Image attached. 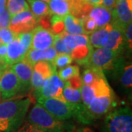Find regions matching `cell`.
<instances>
[{
  "label": "cell",
  "instance_id": "cell-1",
  "mask_svg": "<svg viewBox=\"0 0 132 132\" xmlns=\"http://www.w3.org/2000/svg\"><path fill=\"white\" fill-rule=\"evenodd\" d=\"M31 103V98H14L0 102V131H15L24 123Z\"/></svg>",
  "mask_w": 132,
  "mask_h": 132
},
{
  "label": "cell",
  "instance_id": "cell-2",
  "mask_svg": "<svg viewBox=\"0 0 132 132\" xmlns=\"http://www.w3.org/2000/svg\"><path fill=\"white\" fill-rule=\"evenodd\" d=\"M92 86L94 87V95L87 108V112L93 123L95 120L106 115L112 110L116 105V97L106 76L100 79Z\"/></svg>",
  "mask_w": 132,
  "mask_h": 132
},
{
  "label": "cell",
  "instance_id": "cell-3",
  "mask_svg": "<svg viewBox=\"0 0 132 132\" xmlns=\"http://www.w3.org/2000/svg\"><path fill=\"white\" fill-rule=\"evenodd\" d=\"M26 121L45 132H73L75 125L69 120H60L47 112L39 104L34 105L26 117Z\"/></svg>",
  "mask_w": 132,
  "mask_h": 132
},
{
  "label": "cell",
  "instance_id": "cell-4",
  "mask_svg": "<svg viewBox=\"0 0 132 132\" xmlns=\"http://www.w3.org/2000/svg\"><path fill=\"white\" fill-rule=\"evenodd\" d=\"M101 132H132V112L128 106L112 110L104 120Z\"/></svg>",
  "mask_w": 132,
  "mask_h": 132
},
{
  "label": "cell",
  "instance_id": "cell-5",
  "mask_svg": "<svg viewBox=\"0 0 132 132\" xmlns=\"http://www.w3.org/2000/svg\"><path fill=\"white\" fill-rule=\"evenodd\" d=\"M120 54H122L105 47L93 48L84 66L102 71H109L113 68L117 58Z\"/></svg>",
  "mask_w": 132,
  "mask_h": 132
},
{
  "label": "cell",
  "instance_id": "cell-6",
  "mask_svg": "<svg viewBox=\"0 0 132 132\" xmlns=\"http://www.w3.org/2000/svg\"><path fill=\"white\" fill-rule=\"evenodd\" d=\"M37 103L60 120H67L74 118V108L67 102L53 98L40 97L37 98Z\"/></svg>",
  "mask_w": 132,
  "mask_h": 132
},
{
  "label": "cell",
  "instance_id": "cell-7",
  "mask_svg": "<svg viewBox=\"0 0 132 132\" xmlns=\"http://www.w3.org/2000/svg\"><path fill=\"white\" fill-rule=\"evenodd\" d=\"M113 77L118 84L122 87L125 92L131 93L132 87V64L131 60L119 55L114 65Z\"/></svg>",
  "mask_w": 132,
  "mask_h": 132
},
{
  "label": "cell",
  "instance_id": "cell-8",
  "mask_svg": "<svg viewBox=\"0 0 132 132\" xmlns=\"http://www.w3.org/2000/svg\"><path fill=\"white\" fill-rule=\"evenodd\" d=\"M0 94L2 101L24 95L19 78L9 67L0 77Z\"/></svg>",
  "mask_w": 132,
  "mask_h": 132
},
{
  "label": "cell",
  "instance_id": "cell-9",
  "mask_svg": "<svg viewBox=\"0 0 132 132\" xmlns=\"http://www.w3.org/2000/svg\"><path fill=\"white\" fill-rule=\"evenodd\" d=\"M64 87L65 82L59 78L56 73L48 78L40 89L33 94L36 99L40 97L53 98L66 102L62 93Z\"/></svg>",
  "mask_w": 132,
  "mask_h": 132
},
{
  "label": "cell",
  "instance_id": "cell-10",
  "mask_svg": "<svg viewBox=\"0 0 132 132\" xmlns=\"http://www.w3.org/2000/svg\"><path fill=\"white\" fill-rule=\"evenodd\" d=\"M56 73L57 68L51 62L40 61L34 64L31 78V90L33 93L40 90L44 81Z\"/></svg>",
  "mask_w": 132,
  "mask_h": 132
},
{
  "label": "cell",
  "instance_id": "cell-11",
  "mask_svg": "<svg viewBox=\"0 0 132 132\" xmlns=\"http://www.w3.org/2000/svg\"><path fill=\"white\" fill-rule=\"evenodd\" d=\"M39 21L30 10L21 12L11 16L8 28L16 34L32 31Z\"/></svg>",
  "mask_w": 132,
  "mask_h": 132
},
{
  "label": "cell",
  "instance_id": "cell-12",
  "mask_svg": "<svg viewBox=\"0 0 132 132\" xmlns=\"http://www.w3.org/2000/svg\"><path fill=\"white\" fill-rule=\"evenodd\" d=\"M54 35V33L51 29L43 26H37L32 30V40L30 48L37 50H44L53 46Z\"/></svg>",
  "mask_w": 132,
  "mask_h": 132
},
{
  "label": "cell",
  "instance_id": "cell-13",
  "mask_svg": "<svg viewBox=\"0 0 132 132\" xmlns=\"http://www.w3.org/2000/svg\"><path fill=\"white\" fill-rule=\"evenodd\" d=\"M10 68L19 78L21 85L24 95L27 94L31 90V78L32 74L33 65L25 60L15 63L12 65L8 66Z\"/></svg>",
  "mask_w": 132,
  "mask_h": 132
},
{
  "label": "cell",
  "instance_id": "cell-14",
  "mask_svg": "<svg viewBox=\"0 0 132 132\" xmlns=\"http://www.w3.org/2000/svg\"><path fill=\"white\" fill-rule=\"evenodd\" d=\"M132 22V4L128 0H118L114 8V25L125 29Z\"/></svg>",
  "mask_w": 132,
  "mask_h": 132
},
{
  "label": "cell",
  "instance_id": "cell-15",
  "mask_svg": "<svg viewBox=\"0 0 132 132\" xmlns=\"http://www.w3.org/2000/svg\"><path fill=\"white\" fill-rule=\"evenodd\" d=\"M87 15L94 20L98 28L109 24H113L114 9L106 8L104 6H92Z\"/></svg>",
  "mask_w": 132,
  "mask_h": 132
},
{
  "label": "cell",
  "instance_id": "cell-16",
  "mask_svg": "<svg viewBox=\"0 0 132 132\" xmlns=\"http://www.w3.org/2000/svg\"><path fill=\"white\" fill-rule=\"evenodd\" d=\"M104 47L112 49L120 54H123L126 49L124 30L113 24V28L109 34L108 39Z\"/></svg>",
  "mask_w": 132,
  "mask_h": 132
},
{
  "label": "cell",
  "instance_id": "cell-17",
  "mask_svg": "<svg viewBox=\"0 0 132 132\" xmlns=\"http://www.w3.org/2000/svg\"><path fill=\"white\" fill-rule=\"evenodd\" d=\"M57 51L53 46L44 50H37L30 48L26 53L24 60L34 65V64L40 61H47L52 62L54 57L57 56Z\"/></svg>",
  "mask_w": 132,
  "mask_h": 132
},
{
  "label": "cell",
  "instance_id": "cell-18",
  "mask_svg": "<svg viewBox=\"0 0 132 132\" xmlns=\"http://www.w3.org/2000/svg\"><path fill=\"white\" fill-rule=\"evenodd\" d=\"M25 52L20 43L18 35L14 40L7 45V54L5 63L6 65L10 66L23 60L25 57Z\"/></svg>",
  "mask_w": 132,
  "mask_h": 132
},
{
  "label": "cell",
  "instance_id": "cell-19",
  "mask_svg": "<svg viewBox=\"0 0 132 132\" xmlns=\"http://www.w3.org/2000/svg\"><path fill=\"white\" fill-rule=\"evenodd\" d=\"M112 28L113 24H109L101 28L97 29L93 32L90 34L88 37L91 47L93 48L104 47L108 39L109 34Z\"/></svg>",
  "mask_w": 132,
  "mask_h": 132
},
{
  "label": "cell",
  "instance_id": "cell-20",
  "mask_svg": "<svg viewBox=\"0 0 132 132\" xmlns=\"http://www.w3.org/2000/svg\"><path fill=\"white\" fill-rule=\"evenodd\" d=\"M63 24H64V31L65 32L71 35L85 34L81 19L76 18L73 15L70 13L64 16Z\"/></svg>",
  "mask_w": 132,
  "mask_h": 132
},
{
  "label": "cell",
  "instance_id": "cell-21",
  "mask_svg": "<svg viewBox=\"0 0 132 132\" xmlns=\"http://www.w3.org/2000/svg\"><path fill=\"white\" fill-rule=\"evenodd\" d=\"M48 4L51 15L64 17L71 13V0H50Z\"/></svg>",
  "mask_w": 132,
  "mask_h": 132
},
{
  "label": "cell",
  "instance_id": "cell-22",
  "mask_svg": "<svg viewBox=\"0 0 132 132\" xmlns=\"http://www.w3.org/2000/svg\"><path fill=\"white\" fill-rule=\"evenodd\" d=\"M29 2L31 11L35 17L40 21L41 19H45L51 15L48 4L39 0H27Z\"/></svg>",
  "mask_w": 132,
  "mask_h": 132
},
{
  "label": "cell",
  "instance_id": "cell-23",
  "mask_svg": "<svg viewBox=\"0 0 132 132\" xmlns=\"http://www.w3.org/2000/svg\"><path fill=\"white\" fill-rule=\"evenodd\" d=\"M103 71H104L97 68H87L83 72L81 76L82 84L90 86L93 85L95 82L105 76Z\"/></svg>",
  "mask_w": 132,
  "mask_h": 132
},
{
  "label": "cell",
  "instance_id": "cell-24",
  "mask_svg": "<svg viewBox=\"0 0 132 132\" xmlns=\"http://www.w3.org/2000/svg\"><path fill=\"white\" fill-rule=\"evenodd\" d=\"M6 8L11 16L30 10L27 0H7Z\"/></svg>",
  "mask_w": 132,
  "mask_h": 132
},
{
  "label": "cell",
  "instance_id": "cell-25",
  "mask_svg": "<svg viewBox=\"0 0 132 132\" xmlns=\"http://www.w3.org/2000/svg\"><path fill=\"white\" fill-rule=\"evenodd\" d=\"M57 74L59 78L65 82L76 76L80 75V70L79 66L69 65L57 71Z\"/></svg>",
  "mask_w": 132,
  "mask_h": 132
},
{
  "label": "cell",
  "instance_id": "cell-26",
  "mask_svg": "<svg viewBox=\"0 0 132 132\" xmlns=\"http://www.w3.org/2000/svg\"><path fill=\"white\" fill-rule=\"evenodd\" d=\"M80 90L82 104H83L84 107L87 111V108L88 105L90 104V101L93 99V95H94V87L92 85L90 86V85H86L82 84L80 88Z\"/></svg>",
  "mask_w": 132,
  "mask_h": 132
},
{
  "label": "cell",
  "instance_id": "cell-27",
  "mask_svg": "<svg viewBox=\"0 0 132 132\" xmlns=\"http://www.w3.org/2000/svg\"><path fill=\"white\" fill-rule=\"evenodd\" d=\"M73 61V60L71 54L66 53H57V56L54 57L52 63L56 68L61 69L62 68L71 65Z\"/></svg>",
  "mask_w": 132,
  "mask_h": 132
},
{
  "label": "cell",
  "instance_id": "cell-28",
  "mask_svg": "<svg viewBox=\"0 0 132 132\" xmlns=\"http://www.w3.org/2000/svg\"><path fill=\"white\" fill-rule=\"evenodd\" d=\"M18 38L24 49V52L26 54L31 47L32 40V31L27 32L19 33L18 34Z\"/></svg>",
  "mask_w": 132,
  "mask_h": 132
},
{
  "label": "cell",
  "instance_id": "cell-29",
  "mask_svg": "<svg viewBox=\"0 0 132 132\" xmlns=\"http://www.w3.org/2000/svg\"><path fill=\"white\" fill-rule=\"evenodd\" d=\"M50 21H51V25H52V31L54 33H55V35L64 31V24H63L62 16L52 15Z\"/></svg>",
  "mask_w": 132,
  "mask_h": 132
},
{
  "label": "cell",
  "instance_id": "cell-30",
  "mask_svg": "<svg viewBox=\"0 0 132 132\" xmlns=\"http://www.w3.org/2000/svg\"><path fill=\"white\" fill-rule=\"evenodd\" d=\"M17 35L9 28H0V43L7 45L14 40Z\"/></svg>",
  "mask_w": 132,
  "mask_h": 132
},
{
  "label": "cell",
  "instance_id": "cell-31",
  "mask_svg": "<svg viewBox=\"0 0 132 132\" xmlns=\"http://www.w3.org/2000/svg\"><path fill=\"white\" fill-rule=\"evenodd\" d=\"M82 27L84 29V31L86 35H90L92 32H93L95 30H96L98 28L97 25L95 24L94 20L90 19L87 15H85L81 18Z\"/></svg>",
  "mask_w": 132,
  "mask_h": 132
},
{
  "label": "cell",
  "instance_id": "cell-32",
  "mask_svg": "<svg viewBox=\"0 0 132 132\" xmlns=\"http://www.w3.org/2000/svg\"><path fill=\"white\" fill-rule=\"evenodd\" d=\"M15 132H45L36 126L25 121Z\"/></svg>",
  "mask_w": 132,
  "mask_h": 132
},
{
  "label": "cell",
  "instance_id": "cell-33",
  "mask_svg": "<svg viewBox=\"0 0 132 132\" xmlns=\"http://www.w3.org/2000/svg\"><path fill=\"white\" fill-rule=\"evenodd\" d=\"M124 37L126 41V49L131 52L132 48V23L128 25L126 28L124 29Z\"/></svg>",
  "mask_w": 132,
  "mask_h": 132
},
{
  "label": "cell",
  "instance_id": "cell-34",
  "mask_svg": "<svg viewBox=\"0 0 132 132\" xmlns=\"http://www.w3.org/2000/svg\"><path fill=\"white\" fill-rule=\"evenodd\" d=\"M11 15H10L8 10L5 8L0 13V28H8Z\"/></svg>",
  "mask_w": 132,
  "mask_h": 132
},
{
  "label": "cell",
  "instance_id": "cell-35",
  "mask_svg": "<svg viewBox=\"0 0 132 132\" xmlns=\"http://www.w3.org/2000/svg\"><path fill=\"white\" fill-rule=\"evenodd\" d=\"M65 85H68L73 88H76V89H80L81 85H82V81H81V77L80 75L76 76L74 77L71 78L70 79L65 81Z\"/></svg>",
  "mask_w": 132,
  "mask_h": 132
},
{
  "label": "cell",
  "instance_id": "cell-36",
  "mask_svg": "<svg viewBox=\"0 0 132 132\" xmlns=\"http://www.w3.org/2000/svg\"><path fill=\"white\" fill-rule=\"evenodd\" d=\"M6 54H7V45L0 43V63L6 65L5 63Z\"/></svg>",
  "mask_w": 132,
  "mask_h": 132
},
{
  "label": "cell",
  "instance_id": "cell-37",
  "mask_svg": "<svg viewBox=\"0 0 132 132\" xmlns=\"http://www.w3.org/2000/svg\"><path fill=\"white\" fill-rule=\"evenodd\" d=\"M118 0H102V6L106 8L114 9L116 6Z\"/></svg>",
  "mask_w": 132,
  "mask_h": 132
},
{
  "label": "cell",
  "instance_id": "cell-38",
  "mask_svg": "<svg viewBox=\"0 0 132 132\" xmlns=\"http://www.w3.org/2000/svg\"><path fill=\"white\" fill-rule=\"evenodd\" d=\"M85 3L91 6H101L102 5V0H82Z\"/></svg>",
  "mask_w": 132,
  "mask_h": 132
},
{
  "label": "cell",
  "instance_id": "cell-39",
  "mask_svg": "<svg viewBox=\"0 0 132 132\" xmlns=\"http://www.w3.org/2000/svg\"><path fill=\"white\" fill-rule=\"evenodd\" d=\"M73 132H94V131L87 126H82V127L79 128L77 129H75Z\"/></svg>",
  "mask_w": 132,
  "mask_h": 132
},
{
  "label": "cell",
  "instance_id": "cell-40",
  "mask_svg": "<svg viewBox=\"0 0 132 132\" xmlns=\"http://www.w3.org/2000/svg\"><path fill=\"white\" fill-rule=\"evenodd\" d=\"M7 0H0V13L6 8Z\"/></svg>",
  "mask_w": 132,
  "mask_h": 132
},
{
  "label": "cell",
  "instance_id": "cell-41",
  "mask_svg": "<svg viewBox=\"0 0 132 132\" xmlns=\"http://www.w3.org/2000/svg\"><path fill=\"white\" fill-rule=\"evenodd\" d=\"M8 66H7L5 64H1L0 63V77L2 76V74L4 73V72L5 71V70L7 69Z\"/></svg>",
  "mask_w": 132,
  "mask_h": 132
},
{
  "label": "cell",
  "instance_id": "cell-42",
  "mask_svg": "<svg viewBox=\"0 0 132 132\" xmlns=\"http://www.w3.org/2000/svg\"><path fill=\"white\" fill-rule=\"evenodd\" d=\"M39 1H42V2H46V3H48L50 0H39Z\"/></svg>",
  "mask_w": 132,
  "mask_h": 132
},
{
  "label": "cell",
  "instance_id": "cell-43",
  "mask_svg": "<svg viewBox=\"0 0 132 132\" xmlns=\"http://www.w3.org/2000/svg\"><path fill=\"white\" fill-rule=\"evenodd\" d=\"M0 100H1V94H0Z\"/></svg>",
  "mask_w": 132,
  "mask_h": 132
},
{
  "label": "cell",
  "instance_id": "cell-44",
  "mask_svg": "<svg viewBox=\"0 0 132 132\" xmlns=\"http://www.w3.org/2000/svg\"><path fill=\"white\" fill-rule=\"evenodd\" d=\"M1 64H2V63H1Z\"/></svg>",
  "mask_w": 132,
  "mask_h": 132
},
{
  "label": "cell",
  "instance_id": "cell-45",
  "mask_svg": "<svg viewBox=\"0 0 132 132\" xmlns=\"http://www.w3.org/2000/svg\"></svg>",
  "mask_w": 132,
  "mask_h": 132
},
{
  "label": "cell",
  "instance_id": "cell-46",
  "mask_svg": "<svg viewBox=\"0 0 132 132\" xmlns=\"http://www.w3.org/2000/svg\"><path fill=\"white\" fill-rule=\"evenodd\" d=\"M0 132H1V131H0Z\"/></svg>",
  "mask_w": 132,
  "mask_h": 132
}]
</instances>
